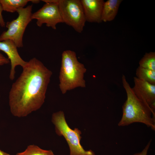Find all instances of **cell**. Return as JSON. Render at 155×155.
Listing matches in <instances>:
<instances>
[{"label": "cell", "instance_id": "cell-1", "mask_svg": "<svg viewBox=\"0 0 155 155\" xmlns=\"http://www.w3.org/2000/svg\"><path fill=\"white\" fill-rule=\"evenodd\" d=\"M9 92V102L14 116H27L44 103L52 72L40 60L33 58L27 61Z\"/></svg>", "mask_w": 155, "mask_h": 155}, {"label": "cell", "instance_id": "cell-2", "mask_svg": "<svg viewBox=\"0 0 155 155\" xmlns=\"http://www.w3.org/2000/svg\"><path fill=\"white\" fill-rule=\"evenodd\" d=\"M122 81L127 98L122 106L123 115L118 126H123L134 123H140L155 131V112L137 97L124 75L122 76Z\"/></svg>", "mask_w": 155, "mask_h": 155}, {"label": "cell", "instance_id": "cell-3", "mask_svg": "<svg viewBox=\"0 0 155 155\" xmlns=\"http://www.w3.org/2000/svg\"><path fill=\"white\" fill-rule=\"evenodd\" d=\"M86 69L79 62L74 51H64L61 55V67L59 79V87L62 93L78 87H86L84 79Z\"/></svg>", "mask_w": 155, "mask_h": 155}, {"label": "cell", "instance_id": "cell-4", "mask_svg": "<svg viewBox=\"0 0 155 155\" xmlns=\"http://www.w3.org/2000/svg\"><path fill=\"white\" fill-rule=\"evenodd\" d=\"M64 112L60 111L52 115L51 121L56 133L63 136L69 147V155H95L91 150H85L80 144L81 131L78 128L71 129L68 125Z\"/></svg>", "mask_w": 155, "mask_h": 155}, {"label": "cell", "instance_id": "cell-5", "mask_svg": "<svg viewBox=\"0 0 155 155\" xmlns=\"http://www.w3.org/2000/svg\"><path fill=\"white\" fill-rule=\"evenodd\" d=\"M32 5L18 9L17 11L18 16L16 19L7 22L5 26L7 28L0 35V41L10 40L17 48L23 46V37L28 25L32 21Z\"/></svg>", "mask_w": 155, "mask_h": 155}, {"label": "cell", "instance_id": "cell-6", "mask_svg": "<svg viewBox=\"0 0 155 155\" xmlns=\"http://www.w3.org/2000/svg\"><path fill=\"white\" fill-rule=\"evenodd\" d=\"M58 5L63 22L81 33L86 22L80 0H52Z\"/></svg>", "mask_w": 155, "mask_h": 155}, {"label": "cell", "instance_id": "cell-7", "mask_svg": "<svg viewBox=\"0 0 155 155\" xmlns=\"http://www.w3.org/2000/svg\"><path fill=\"white\" fill-rule=\"evenodd\" d=\"M45 4L40 9L32 13V20H36V24L41 27L44 24L49 27L56 29L57 25L63 23L57 4L52 0H43Z\"/></svg>", "mask_w": 155, "mask_h": 155}, {"label": "cell", "instance_id": "cell-8", "mask_svg": "<svg viewBox=\"0 0 155 155\" xmlns=\"http://www.w3.org/2000/svg\"><path fill=\"white\" fill-rule=\"evenodd\" d=\"M133 91L137 97L155 112V84L133 78Z\"/></svg>", "mask_w": 155, "mask_h": 155}, {"label": "cell", "instance_id": "cell-9", "mask_svg": "<svg viewBox=\"0 0 155 155\" xmlns=\"http://www.w3.org/2000/svg\"><path fill=\"white\" fill-rule=\"evenodd\" d=\"M17 48L15 44L11 40L0 41V51L7 55L10 62L11 67L9 78L11 80H13L15 78L16 67L20 65L23 68L27 62L21 57Z\"/></svg>", "mask_w": 155, "mask_h": 155}, {"label": "cell", "instance_id": "cell-10", "mask_svg": "<svg viewBox=\"0 0 155 155\" xmlns=\"http://www.w3.org/2000/svg\"><path fill=\"white\" fill-rule=\"evenodd\" d=\"M86 21L102 22L101 15L104 1L103 0H80Z\"/></svg>", "mask_w": 155, "mask_h": 155}, {"label": "cell", "instance_id": "cell-11", "mask_svg": "<svg viewBox=\"0 0 155 155\" xmlns=\"http://www.w3.org/2000/svg\"><path fill=\"white\" fill-rule=\"evenodd\" d=\"M122 1V0H108L104 2L101 15L102 22H109L114 19Z\"/></svg>", "mask_w": 155, "mask_h": 155}, {"label": "cell", "instance_id": "cell-12", "mask_svg": "<svg viewBox=\"0 0 155 155\" xmlns=\"http://www.w3.org/2000/svg\"><path fill=\"white\" fill-rule=\"evenodd\" d=\"M31 0H0L3 11L13 13L19 9L24 7Z\"/></svg>", "mask_w": 155, "mask_h": 155}, {"label": "cell", "instance_id": "cell-13", "mask_svg": "<svg viewBox=\"0 0 155 155\" xmlns=\"http://www.w3.org/2000/svg\"><path fill=\"white\" fill-rule=\"evenodd\" d=\"M136 77L152 84H155V71L139 66L136 71Z\"/></svg>", "mask_w": 155, "mask_h": 155}, {"label": "cell", "instance_id": "cell-14", "mask_svg": "<svg viewBox=\"0 0 155 155\" xmlns=\"http://www.w3.org/2000/svg\"><path fill=\"white\" fill-rule=\"evenodd\" d=\"M16 155H55L51 150L41 148L38 146L31 144L28 146L24 151L17 153Z\"/></svg>", "mask_w": 155, "mask_h": 155}, {"label": "cell", "instance_id": "cell-15", "mask_svg": "<svg viewBox=\"0 0 155 155\" xmlns=\"http://www.w3.org/2000/svg\"><path fill=\"white\" fill-rule=\"evenodd\" d=\"M140 67L155 71V52L146 53L139 62Z\"/></svg>", "mask_w": 155, "mask_h": 155}, {"label": "cell", "instance_id": "cell-16", "mask_svg": "<svg viewBox=\"0 0 155 155\" xmlns=\"http://www.w3.org/2000/svg\"><path fill=\"white\" fill-rule=\"evenodd\" d=\"M152 140H150L149 141L145 147L141 152L135 153L133 155H147L148 150L152 142Z\"/></svg>", "mask_w": 155, "mask_h": 155}, {"label": "cell", "instance_id": "cell-17", "mask_svg": "<svg viewBox=\"0 0 155 155\" xmlns=\"http://www.w3.org/2000/svg\"><path fill=\"white\" fill-rule=\"evenodd\" d=\"M9 63L10 61L8 59L0 53V66L9 64Z\"/></svg>", "mask_w": 155, "mask_h": 155}, {"label": "cell", "instance_id": "cell-18", "mask_svg": "<svg viewBox=\"0 0 155 155\" xmlns=\"http://www.w3.org/2000/svg\"><path fill=\"white\" fill-rule=\"evenodd\" d=\"M3 11V10L0 3V26L1 27H3L5 26V23L2 15Z\"/></svg>", "mask_w": 155, "mask_h": 155}, {"label": "cell", "instance_id": "cell-19", "mask_svg": "<svg viewBox=\"0 0 155 155\" xmlns=\"http://www.w3.org/2000/svg\"><path fill=\"white\" fill-rule=\"evenodd\" d=\"M0 155H10L8 153L5 152L0 150Z\"/></svg>", "mask_w": 155, "mask_h": 155}, {"label": "cell", "instance_id": "cell-20", "mask_svg": "<svg viewBox=\"0 0 155 155\" xmlns=\"http://www.w3.org/2000/svg\"><path fill=\"white\" fill-rule=\"evenodd\" d=\"M31 2L34 3H38L40 2V1L38 0H31Z\"/></svg>", "mask_w": 155, "mask_h": 155}]
</instances>
